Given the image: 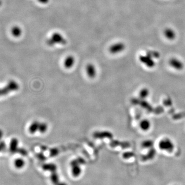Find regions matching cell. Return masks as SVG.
Listing matches in <instances>:
<instances>
[{"instance_id":"obj_21","label":"cell","mask_w":185,"mask_h":185,"mask_svg":"<svg viewBox=\"0 0 185 185\" xmlns=\"http://www.w3.org/2000/svg\"><path fill=\"white\" fill-rule=\"evenodd\" d=\"M6 148V143L4 141H0V152L4 150Z\"/></svg>"},{"instance_id":"obj_14","label":"cell","mask_w":185,"mask_h":185,"mask_svg":"<svg viewBox=\"0 0 185 185\" xmlns=\"http://www.w3.org/2000/svg\"><path fill=\"white\" fill-rule=\"evenodd\" d=\"M47 130H48V125L46 123H44V122L40 123L39 129H38V131L41 134H44L46 132Z\"/></svg>"},{"instance_id":"obj_10","label":"cell","mask_w":185,"mask_h":185,"mask_svg":"<svg viewBox=\"0 0 185 185\" xmlns=\"http://www.w3.org/2000/svg\"><path fill=\"white\" fill-rule=\"evenodd\" d=\"M170 65L174 68L177 70H181L183 68V63L177 60H172L170 61Z\"/></svg>"},{"instance_id":"obj_1","label":"cell","mask_w":185,"mask_h":185,"mask_svg":"<svg viewBox=\"0 0 185 185\" xmlns=\"http://www.w3.org/2000/svg\"><path fill=\"white\" fill-rule=\"evenodd\" d=\"M158 146L160 150L168 153L173 152L175 149V144L173 141L168 137H165L160 139L158 144Z\"/></svg>"},{"instance_id":"obj_17","label":"cell","mask_w":185,"mask_h":185,"mask_svg":"<svg viewBox=\"0 0 185 185\" xmlns=\"http://www.w3.org/2000/svg\"><path fill=\"white\" fill-rule=\"evenodd\" d=\"M155 154H156V153H155V150H152V151H150L148 154H147L146 155H145V156L143 157L142 160L144 161H147V160H152L154 157V156L155 155Z\"/></svg>"},{"instance_id":"obj_9","label":"cell","mask_w":185,"mask_h":185,"mask_svg":"<svg viewBox=\"0 0 185 185\" xmlns=\"http://www.w3.org/2000/svg\"><path fill=\"white\" fill-rule=\"evenodd\" d=\"M39 124H40V123L38 121H34L31 123L30 125L29 126V129H28L29 133L30 134H33L37 132V131H38Z\"/></svg>"},{"instance_id":"obj_8","label":"cell","mask_w":185,"mask_h":185,"mask_svg":"<svg viewBox=\"0 0 185 185\" xmlns=\"http://www.w3.org/2000/svg\"><path fill=\"white\" fill-rule=\"evenodd\" d=\"M75 63V60L74 57L72 56H68L64 61V66L67 69L72 68L74 66Z\"/></svg>"},{"instance_id":"obj_7","label":"cell","mask_w":185,"mask_h":185,"mask_svg":"<svg viewBox=\"0 0 185 185\" xmlns=\"http://www.w3.org/2000/svg\"><path fill=\"white\" fill-rule=\"evenodd\" d=\"M19 141L16 138H13L10 140L9 144V150L12 153H15L18 151Z\"/></svg>"},{"instance_id":"obj_18","label":"cell","mask_w":185,"mask_h":185,"mask_svg":"<svg viewBox=\"0 0 185 185\" xmlns=\"http://www.w3.org/2000/svg\"><path fill=\"white\" fill-rule=\"evenodd\" d=\"M142 146L144 148H152L153 146V141L151 140H147L144 141L142 142Z\"/></svg>"},{"instance_id":"obj_2","label":"cell","mask_w":185,"mask_h":185,"mask_svg":"<svg viewBox=\"0 0 185 185\" xmlns=\"http://www.w3.org/2000/svg\"><path fill=\"white\" fill-rule=\"evenodd\" d=\"M85 164V160L82 158H78L70 162L72 167V173L74 177H77L80 176L82 172V169L80 165Z\"/></svg>"},{"instance_id":"obj_11","label":"cell","mask_w":185,"mask_h":185,"mask_svg":"<svg viewBox=\"0 0 185 185\" xmlns=\"http://www.w3.org/2000/svg\"><path fill=\"white\" fill-rule=\"evenodd\" d=\"M123 45L116 44V45L112 46L110 49V52L112 54H116V53L120 52L121 51L123 50Z\"/></svg>"},{"instance_id":"obj_23","label":"cell","mask_w":185,"mask_h":185,"mask_svg":"<svg viewBox=\"0 0 185 185\" xmlns=\"http://www.w3.org/2000/svg\"><path fill=\"white\" fill-rule=\"evenodd\" d=\"M13 31H14V33H15V34H16L17 36H18L20 34V29H19V28H15Z\"/></svg>"},{"instance_id":"obj_16","label":"cell","mask_w":185,"mask_h":185,"mask_svg":"<svg viewBox=\"0 0 185 185\" xmlns=\"http://www.w3.org/2000/svg\"><path fill=\"white\" fill-rule=\"evenodd\" d=\"M112 136L110 133L108 132H103L95 133L94 134V136L97 138H104V137H109Z\"/></svg>"},{"instance_id":"obj_19","label":"cell","mask_w":185,"mask_h":185,"mask_svg":"<svg viewBox=\"0 0 185 185\" xmlns=\"http://www.w3.org/2000/svg\"><path fill=\"white\" fill-rule=\"evenodd\" d=\"M59 153V151L58 149H51V152H50V155L52 157H54V156L57 155Z\"/></svg>"},{"instance_id":"obj_5","label":"cell","mask_w":185,"mask_h":185,"mask_svg":"<svg viewBox=\"0 0 185 185\" xmlns=\"http://www.w3.org/2000/svg\"><path fill=\"white\" fill-rule=\"evenodd\" d=\"M7 89L9 93L12 92H15L19 89V85L18 82H16L15 80H10L6 86Z\"/></svg>"},{"instance_id":"obj_24","label":"cell","mask_w":185,"mask_h":185,"mask_svg":"<svg viewBox=\"0 0 185 185\" xmlns=\"http://www.w3.org/2000/svg\"><path fill=\"white\" fill-rule=\"evenodd\" d=\"M3 135H4L3 131L2 130V129H0V141L2 140V138L3 137Z\"/></svg>"},{"instance_id":"obj_15","label":"cell","mask_w":185,"mask_h":185,"mask_svg":"<svg viewBox=\"0 0 185 185\" xmlns=\"http://www.w3.org/2000/svg\"><path fill=\"white\" fill-rule=\"evenodd\" d=\"M139 95L141 98L145 99L148 97L149 95H150V91L149 89L147 88H143L142 89L140 90Z\"/></svg>"},{"instance_id":"obj_13","label":"cell","mask_w":185,"mask_h":185,"mask_svg":"<svg viewBox=\"0 0 185 185\" xmlns=\"http://www.w3.org/2000/svg\"><path fill=\"white\" fill-rule=\"evenodd\" d=\"M42 169L45 171L51 172L54 170H57V166L54 164H45L42 166Z\"/></svg>"},{"instance_id":"obj_20","label":"cell","mask_w":185,"mask_h":185,"mask_svg":"<svg viewBox=\"0 0 185 185\" xmlns=\"http://www.w3.org/2000/svg\"><path fill=\"white\" fill-rule=\"evenodd\" d=\"M17 152L19 153V154H21L22 155H23V156L26 155L27 154H28L27 151L24 149H23V148H19Z\"/></svg>"},{"instance_id":"obj_12","label":"cell","mask_w":185,"mask_h":185,"mask_svg":"<svg viewBox=\"0 0 185 185\" xmlns=\"http://www.w3.org/2000/svg\"><path fill=\"white\" fill-rule=\"evenodd\" d=\"M14 164H15V166L17 168L21 169L25 166V161L23 159L21 158H17L15 160Z\"/></svg>"},{"instance_id":"obj_4","label":"cell","mask_w":185,"mask_h":185,"mask_svg":"<svg viewBox=\"0 0 185 185\" xmlns=\"http://www.w3.org/2000/svg\"><path fill=\"white\" fill-rule=\"evenodd\" d=\"M86 72L88 77L91 78L95 77L97 74V70L95 66L92 63L88 64L86 66Z\"/></svg>"},{"instance_id":"obj_6","label":"cell","mask_w":185,"mask_h":185,"mask_svg":"<svg viewBox=\"0 0 185 185\" xmlns=\"http://www.w3.org/2000/svg\"><path fill=\"white\" fill-rule=\"evenodd\" d=\"M151 126H152V124L149 119H143L140 121V123H139L140 129L144 132H147L150 130Z\"/></svg>"},{"instance_id":"obj_3","label":"cell","mask_w":185,"mask_h":185,"mask_svg":"<svg viewBox=\"0 0 185 185\" xmlns=\"http://www.w3.org/2000/svg\"><path fill=\"white\" fill-rule=\"evenodd\" d=\"M51 181L54 185H67L66 183L62 182L59 178L58 174L57 172V170H54L51 171Z\"/></svg>"},{"instance_id":"obj_25","label":"cell","mask_w":185,"mask_h":185,"mask_svg":"<svg viewBox=\"0 0 185 185\" xmlns=\"http://www.w3.org/2000/svg\"><path fill=\"white\" fill-rule=\"evenodd\" d=\"M0 96H2V91H1V88H0Z\"/></svg>"},{"instance_id":"obj_22","label":"cell","mask_w":185,"mask_h":185,"mask_svg":"<svg viewBox=\"0 0 185 185\" xmlns=\"http://www.w3.org/2000/svg\"><path fill=\"white\" fill-rule=\"evenodd\" d=\"M133 156L132 153H125L124 154H123V157L126 159H128L129 158Z\"/></svg>"}]
</instances>
